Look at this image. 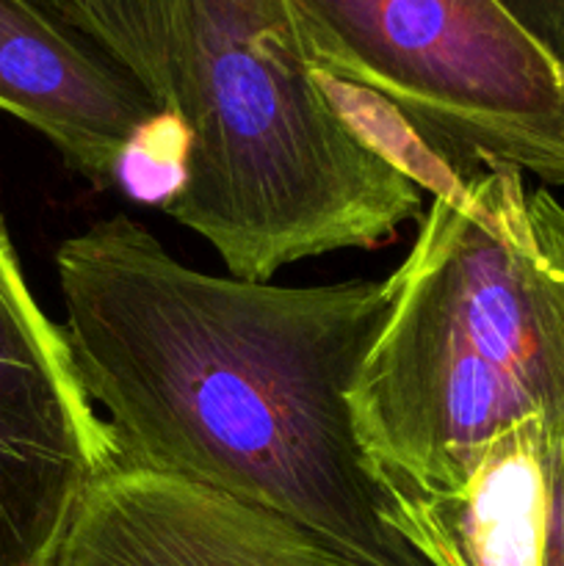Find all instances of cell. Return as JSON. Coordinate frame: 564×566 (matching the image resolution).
<instances>
[{
  "label": "cell",
  "instance_id": "cell-1",
  "mask_svg": "<svg viewBox=\"0 0 564 566\" xmlns=\"http://www.w3.org/2000/svg\"><path fill=\"white\" fill-rule=\"evenodd\" d=\"M55 274L119 464L269 506L374 566H426L387 523L348 407L396 276L288 287L205 274L127 216L66 238Z\"/></svg>",
  "mask_w": 564,
  "mask_h": 566
},
{
  "label": "cell",
  "instance_id": "cell-2",
  "mask_svg": "<svg viewBox=\"0 0 564 566\" xmlns=\"http://www.w3.org/2000/svg\"><path fill=\"white\" fill-rule=\"evenodd\" d=\"M352 392L376 479L564 418V205L518 169L437 188Z\"/></svg>",
  "mask_w": 564,
  "mask_h": 566
},
{
  "label": "cell",
  "instance_id": "cell-3",
  "mask_svg": "<svg viewBox=\"0 0 564 566\" xmlns=\"http://www.w3.org/2000/svg\"><path fill=\"white\" fill-rule=\"evenodd\" d=\"M169 119L182 144L164 213L241 280L376 249L424 208L420 177L310 66L293 0H191Z\"/></svg>",
  "mask_w": 564,
  "mask_h": 566
},
{
  "label": "cell",
  "instance_id": "cell-4",
  "mask_svg": "<svg viewBox=\"0 0 564 566\" xmlns=\"http://www.w3.org/2000/svg\"><path fill=\"white\" fill-rule=\"evenodd\" d=\"M304 55L379 99L451 175L564 188V59L501 0H293Z\"/></svg>",
  "mask_w": 564,
  "mask_h": 566
},
{
  "label": "cell",
  "instance_id": "cell-5",
  "mask_svg": "<svg viewBox=\"0 0 564 566\" xmlns=\"http://www.w3.org/2000/svg\"><path fill=\"white\" fill-rule=\"evenodd\" d=\"M116 464L70 337L33 298L0 216V566H59L83 497Z\"/></svg>",
  "mask_w": 564,
  "mask_h": 566
},
{
  "label": "cell",
  "instance_id": "cell-6",
  "mask_svg": "<svg viewBox=\"0 0 564 566\" xmlns=\"http://www.w3.org/2000/svg\"><path fill=\"white\" fill-rule=\"evenodd\" d=\"M379 484L426 566H564V418L518 420Z\"/></svg>",
  "mask_w": 564,
  "mask_h": 566
},
{
  "label": "cell",
  "instance_id": "cell-7",
  "mask_svg": "<svg viewBox=\"0 0 564 566\" xmlns=\"http://www.w3.org/2000/svg\"><path fill=\"white\" fill-rule=\"evenodd\" d=\"M59 566H374L260 503L116 464L83 497Z\"/></svg>",
  "mask_w": 564,
  "mask_h": 566
},
{
  "label": "cell",
  "instance_id": "cell-8",
  "mask_svg": "<svg viewBox=\"0 0 564 566\" xmlns=\"http://www.w3.org/2000/svg\"><path fill=\"white\" fill-rule=\"evenodd\" d=\"M0 111L42 133L72 171L111 188L169 116L36 0H0Z\"/></svg>",
  "mask_w": 564,
  "mask_h": 566
},
{
  "label": "cell",
  "instance_id": "cell-9",
  "mask_svg": "<svg viewBox=\"0 0 564 566\" xmlns=\"http://www.w3.org/2000/svg\"><path fill=\"white\" fill-rule=\"evenodd\" d=\"M86 39L100 55L136 81L166 116L177 103L188 42L191 0H36Z\"/></svg>",
  "mask_w": 564,
  "mask_h": 566
},
{
  "label": "cell",
  "instance_id": "cell-10",
  "mask_svg": "<svg viewBox=\"0 0 564 566\" xmlns=\"http://www.w3.org/2000/svg\"><path fill=\"white\" fill-rule=\"evenodd\" d=\"M536 39L564 59V0H501Z\"/></svg>",
  "mask_w": 564,
  "mask_h": 566
}]
</instances>
